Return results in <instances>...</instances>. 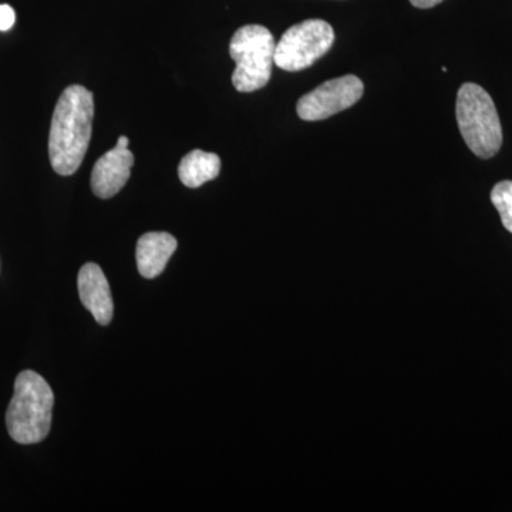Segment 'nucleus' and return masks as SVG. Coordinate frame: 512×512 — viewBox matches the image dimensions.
Returning <instances> with one entry per match:
<instances>
[{"instance_id": "6", "label": "nucleus", "mask_w": 512, "mask_h": 512, "mask_svg": "<svg viewBox=\"0 0 512 512\" xmlns=\"http://www.w3.org/2000/svg\"><path fill=\"white\" fill-rule=\"evenodd\" d=\"M365 86L359 77L348 74L328 80L305 94L296 104V113L305 121L329 119L340 111L348 110L362 99Z\"/></svg>"}, {"instance_id": "10", "label": "nucleus", "mask_w": 512, "mask_h": 512, "mask_svg": "<svg viewBox=\"0 0 512 512\" xmlns=\"http://www.w3.org/2000/svg\"><path fill=\"white\" fill-rule=\"evenodd\" d=\"M221 158L217 154L192 150L178 165V177L188 188H198L220 175Z\"/></svg>"}, {"instance_id": "2", "label": "nucleus", "mask_w": 512, "mask_h": 512, "mask_svg": "<svg viewBox=\"0 0 512 512\" xmlns=\"http://www.w3.org/2000/svg\"><path fill=\"white\" fill-rule=\"evenodd\" d=\"M55 394L39 373L25 370L15 382V393L6 412L10 437L19 444L40 443L52 427Z\"/></svg>"}, {"instance_id": "12", "label": "nucleus", "mask_w": 512, "mask_h": 512, "mask_svg": "<svg viewBox=\"0 0 512 512\" xmlns=\"http://www.w3.org/2000/svg\"><path fill=\"white\" fill-rule=\"evenodd\" d=\"M16 13L12 6L0 5V30L6 32V30L12 29L15 25Z\"/></svg>"}, {"instance_id": "9", "label": "nucleus", "mask_w": 512, "mask_h": 512, "mask_svg": "<svg viewBox=\"0 0 512 512\" xmlns=\"http://www.w3.org/2000/svg\"><path fill=\"white\" fill-rule=\"evenodd\" d=\"M177 239L167 232H147L137 242V266L147 279L163 274L171 256L177 251Z\"/></svg>"}, {"instance_id": "3", "label": "nucleus", "mask_w": 512, "mask_h": 512, "mask_svg": "<svg viewBox=\"0 0 512 512\" xmlns=\"http://www.w3.org/2000/svg\"><path fill=\"white\" fill-rule=\"evenodd\" d=\"M457 123L477 157H494L503 146V127L490 94L476 83H464L457 94Z\"/></svg>"}, {"instance_id": "7", "label": "nucleus", "mask_w": 512, "mask_h": 512, "mask_svg": "<svg viewBox=\"0 0 512 512\" xmlns=\"http://www.w3.org/2000/svg\"><path fill=\"white\" fill-rule=\"evenodd\" d=\"M128 138L121 136L117 146L107 151L94 164L92 173V190L101 200H109L123 190L130 178L134 165V156L128 150Z\"/></svg>"}, {"instance_id": "8", "label": "nucleus", "mask_w": 512, "mask_h": 512, "mask_svg": "<svg viewBox=\"0 0 512 512\" xmlns=\"http://www.w3.org/2000/svg\"><path fill=\"white\" fill-rule=\"evenodd\" d=\"M77 288L83 305L96 322L101 326L109 325L114 315V303L103 269L93 262L83 265L77 276Z\"/></svg>"}, {"instance_id": "1", "label": "nucleus", "mask_w": 512, "mask_h": 512, "mask_svg": "<svg viewBox=\"0 0 512 512\" xmlns=\"http://www.w3.org/2000/svg\"><path fill=\"white\" fill-rule=\"evenodd\" d=\"M93 117V93L79 84L67 87L50 126V164L57 174L67 177L79 170L90 146Z\"/></svg>"}, {"instance_id": "11", "label": "nucleus", "mask_w": 512, "mask_h": 512, "mask_svg": "<svg viewBox=\"0 0 512 512\" xmlns=\"http://www.w3.org/2000/svg\"><path fill=\"white\" fill-rule=\"evenodd\" d=\"M491 201L500 214L504 228L512 234V181H501L491 191Z\"/></svg>"}, {"instance_id": "5", "label": "nucleus", "mask_w": 512, "mask_h": 512, "mask_svg": "<svg viewBox=\"0 0 512 512\" xmlns=\"http://www.w3.org/2000/svg\"><path fill=\"white\" fill-rule=\"evenodd\" d=\"M335 32L325 20L309 19L293 25L275 47V64L285 72H301L326 55Z\"/></svg>"}, {"instance_id": "13", "label": "nucleus", "mask_w": 512, "mask_h": 512, "mask_svg": "<svg viewBox=\"0 0 512 512\" xmlns=\"http://www.w3.org/2000/svg\"><path fill=\"white\" fill-rule=\"evenodd\" d=\"M441 2H443V0H410V3H412L414 8L419 9L434 8V6L439 5Z\"/></svg>"}, {"instance_id": "4", "label": "nucleus", "mask_w": 512, "mask_h": 512, "mask_svg": "<svg viewBox=\"0 0 512 512\" xmlns=\"http://www.w3.org/2000/svg\"><path fill=\"white\" fill-rule=\"evenodd\" d=\"M275 39L265 26H242L232 36L229 56L237 67L232 84L241 93L264 89L272 76L275 63Z\"/></svg>"}]
</instances>
